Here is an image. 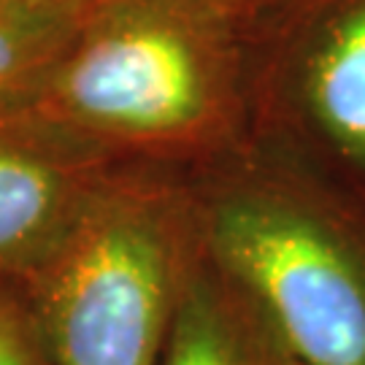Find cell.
<instances>
[{
    "label": "cell",
    "mask_w": 365,
    "mask_h": 365,
    "mask_svg": "<svg viewBox=\"0 0 365 365\" xmlns=\"http://www.w3.org/2000/svg\"><path fill=\"white\" fill-rule=\"evenodd\" d=\"M149 209L78 217L33 279V306L54 365H157L192 271Z\"/></svg>",
    "instance_id": "cell-2"
},
{
    "label": "cell",
    "mask_w": 365,
    "mask_h": 365,
    "mask_svg": "<svg viewBox=\"0 0 365 365\" xmlns=\"http://www.w3.org/2000/svg\"><path fill=\"white\" fill-rule=\"evenodd\" d=\"M203 247L260 306L300 365H365V209L292 190L211 211Z\"/></svg>",
    "instance_id": "cell-1"
},
{
    "label": "cell",
    "mask_w": 365,
    "mask_h": 365,
    "mask_svg": "<svg viewBox=\"0 0 365 365\" xmlns=\"http://www.w3.org/2000/svg\"><path fill=\"white\" fill-rule=\"evenodd\" d=\"M157 365L300 363L260 306L211 262V276L187 279Z\"/></svg>",
    "instance_id": "cell-5"
},
{
    "label": "cell",
    "mask_w": 365,
    "mask_h": 365,
    "mask_svg": "<svg viewBox=\"0 0 365 365\" xmlns=\"http://www.w3.org/2000/svg\"><path fill=\"white\" fill-rule=\"evenodd\" d=\"M0 365H54L33 300L0 287Z\"/></svg>",
    "instance_id": "cell-6"
},
{
    "label": "cell",
    "mask_w": 365,
    "mask_h": 365,
    "mask_svg": "<svg viewBox=\"0 0 365 365\" xmlns=\"http://www.w3.org/2000/svg\"><path fill=\"white\" fill-rule=\"evenodd\" d=\"M300 114L365 187V0H322L300 63Z\"/></svg>",
    "instance_id": "cell-4"
},
{
    "label": "cell",
    "mask_w": 365,
    "mask_h": 365,
    "mask_svg": "<svg viewBox=\"0 0 365 365\" xmlns=\"http://www.w3.org/2000/svg\"><path fill=\"white\" fill-rule=\"evenodd\" d=\"M78 111L128 130H168L200 108V73L182 38L165 30H125L92 43L71 71Z\"/></svg>",
    "instance_id": "cell-3"
}]
</instances>
